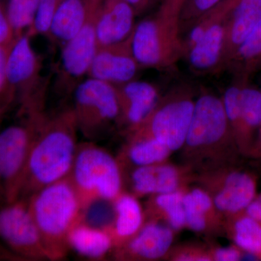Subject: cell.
<instances>
[{"mask_svg": "<svg viewBox=\"0 0 261 261\" xmlns=\"http://www.w3.org/2000/svg\"><path fill=\"white\" fill-rule=\"evenodd\" d=\"M0 118H1V117H0Z\"/></svg>", "mask_w": 261, "mask_h": 261, "instance_id": "cell-40", "label": "cell"}, {"mask_svg": "<svg viewBox=\"0 0 261 261\" xmlns=\"http://www.w3.org/2000/svg\"><path fill=\"white\" fill-rule=\"evenodd\" d=\"M68 245L69 249L82 256L95 260L106 257L114 246L109 231L90 226L82 220L70 230Z\"/></svg>", "mask_w": 261, "mask_h": 261, "instance_id": "cell-23", "label": "cell"}, {"mask_svg": "<svg viewBox=\"0 0 261 261\" xmlns=\"http://www.w3.org/2000/svg\"><path fill=\"white\" fill-rule=\"evenodd\" d=\"M233 239L244 251L261 257V223L247 215L240 218L235 222Z\"/></svg>", "mask_w": 261, "mask_h": 261, "instance_id": "cell-27", "label": "cell"}, {"mask_svg": "<svg viewBox=\"0 0 261 261\" xmlns=\"http://www.w3.org/2000/svg\"><path fill=\"white\" fill-rule=\"evenodd\" d=\"M184 0H161L153 14L136 24L130 47L141 68L168 70L185 58L181 13Z\"/></svg>", "mask_w": 261, "mask_h": 261, "instance_id": "cell-2", "label": "cell"}, {"mask_svg": "<svg viewBox=\"0 0 261 261\" xmlns=\"http://www.w3.org/2000/svg\"><path fill=\"white\" fill-rule=\"evenodd\" d=\"M224 0H184L181 13L182 32L185 25L191 27L201 17Z\"/></svg>", "mask_w": 261, "mask_h": 261, "instance_id": "cell-30", "label": "cell"}, {"mask_svg": "<svg viewBox=\"0 0 261 261\" xmlns=\"http://www.w3.org/2000/svg\"><path fill=\"white\" fill-rule=\"evenodd\" d=\"M226 140L234 143L222 99L204 92L195 102L185 145L190 149H202L215 147Z\"/></svg>", "mask_w": 261, "mask_h": 261, "instance_id": "cell-11", "label": "cell"}, {"mask_svg": "<svg viewBox=\"0 0 261 261\" xmlns=\"http://www.w3.org/2000/svg\"><path fill=\"white\" fill-rule=\"evenodd\" d=\"M257 200H258L259 201H260V202H261V195L260 196H259L258 197H257Z\"/></svg>", "mask_w": 261, "mask_h": 261, "instance_id": "cell-39", "label": "cell"}, {"mask_svg": "<svg viewBox=\"0 0 261 261\" xmlns=\"http://www.w3.org/2000/svg\"><path fill=\"white\" fill-rule=\"evenodd\" d=\"M181 192L174 191L160 194L155 198V203L164 211L173 229H181L186 224V216Z\"/></svg>", "mask_w": 261, "mask_h": 261, "instance_id": "cell-29", "label": "cell"}, {"mask_svg": "<svg viewBox=\"0 0 261 261\" xmlns=\"http://www.w3.org/2000/svg\"><path fill=\"white\" fill-rule=\"evenodd\" d=\"M140 68L132 53L130 37L114 45L99 48L87 76L117 87L136 80Z\"/></svg>", "mask_w": 261, "mask_h": 261, "instance_id": "cell-12", "label": "cell"}, {"mask_svg": "<svg viewBox=\"0 0 261 261\" xmlns=\"http://www.w3.org/2000/svg\"><path fill=\"white\" fill-rule=\"evenodd\" d=\"M135 10L123 0L98 3L95 32L98 49L114 45L130 37L136 25Z\"/></svg>", "mask_w": 261, "mask_h": 261, "instance_id": "cell-13", "label": "cell"}, {"mask_svg": "<svg viewBox=\"0 0 261 261\" xmlns=\"http://www.w3.org/2000/svg\"><path fill=\"white\" fill-rule=\"evenodd\" d=\"M42 115L0 130V196L5 204L20 198L29 154Z\"/></svg>", "mask_w": 261, "mask_h": 261, "instance_id": "cell-7", "label": "cell"}, {"mask_svg": "<svg viewBox=\"0 0 261 261\" xmlns=\"http://www.w3.org/2000/svg\"><path fill=\"white\" fill-rule=\"evenodd\" d=\"M226 69L244 82L261 69V20L235 53Z\"/></svg>", "mask_w": 261, "mask_h": 261, "instance_id": "cell-24", "label": "cell"}, {"mask_svg": "<svg viewBox=\"0 0 261 261\" xmlns=\"http://www.w3.org/2000/svg\"><path fill=\"white\" fill-rule=\"evenodd\" d=\"M251 157L261 159V121L260 132H259L258 138H257L256 145L251 154Z\"/></svg>", "mask_w": 261, "mask_h": 261, "instance_id": "cell-36", "label": "cell"}, {"mask_svg": "<svg viewBox=\"0 0 261 261\" xmlns=\"http://www.w3.org/2000/svg\"><path fill=\"white\" fill-rule=\"evenodd\" d=\"M72 107L79 132L89 140H99L113 123L119 122L120 105L113 84L86 79L73 92Z\"/></svg>", "mask_w": 261, "mask_h": 261, "instance_id": "cell-6", "label": "cell"}, {"mask_svg": "<svg viewBox=\"0 0 261 261\" xmlns=\"http://www.w3.org/2000/svg\"><path fill=\"white\" fill-rule=\"evenodd\" d=\"M16 37L8 18L6 8L0 3V46H10Z\"/></svg>", "mask_w": 261, "mask_h": 261, "instance_id": "cell-31", "label": "cell"}, {"mask_svg": "<svg viewBox=\"0 0 261 261\" xmlns=\"http://www.w3.org/2000/svg\"><path fill=\"white\" fill-rule=\"evenodd\" d=\"M0 240L20 258L48 260L27 199L5 204L0 209Z\"/></svg>", "mask_w": 261, "mask_h": 261, "instance_id": "cell-9", "label": "cell"}, {"mask_svg": "<svg viewBox=\"0 0 261 261\" xmlns=\"http://www.w3.org/2000/svg\"><path fill=\"white\" fill-rule=\"evenodd\" d=\"M39 0H9L6 8L15 37L28 32L32 27Z\"/></svg>", "mask_w": 261, "mask_h": 261, "instance_id": "cell-28", "label": "cell"}, {"mask_svg": "<svg viewBox=\"0 0 261 261\" xmlns=\"http://www.w3.org/2000/svg\"><path fill=\"white\" fill-rule=\"evenodd\" d=\"M173 234L169 228L149 223L120 247L118 257L125 258H160L167 252L173 243Z\"/></svg>", "mask_w": 261, "mask_h": 261, "instance_id": "cell-16", "label": "cell"}, {"mask_svg": "<svg viewBox=\"0 0 261 261\" xmlns=\"http://www.w3.org/2000/svg\"><path fill=\"white\" fill-rule=\"evenodd\" d=\"M240 1V0H224L221 3V5L227 13H230Z\"/></svg>", "mask_w": 261, "mask_h": 261, "instance_id": "cell-37", "label": "cell"}, {"mask_svg": "<svg viewBox=\"0 0 261 261\" xmlns=\"http://www.w3.org/2000/svg\"><path fill=\"white\" fill-rule=\"evenodd\" d=\"M114 220L108 228L114 245H121L140 231L143 222L142 207L133 195L121 193L113 201Z\"/></svg>", "mask_w": 261, "mask_h": 261, "instance_id": "cell-21", "label": "cell"}, {"mask_svg": "<svg viewBox=\"0 0 261 261\" xmlns=\"http://www.w3.org/2000/svg\"><path fill=\"white\" fill-rule=\"evenodd\" d=\"M97 4L90 3L88 20L73 39L62 46L58 84L62 90L73 93L76 86L87 75L98 49L95 32Z\"/></svg>", "mask_w": 261, "mask_h": 261, "instance_id": "cell-10", "label": "cell"}, {"mask_svg": "<svg viewBox=\"0 0 261 261\" xmlns=\"http://www.w3.org/2000/svg\"><path fill=\"white\" fill-rule=\"evenodd\" d=\"M90 1L62 0L58 5L47 36L64 45L82 30L88 20Z\"/></svg>", "mask_w": 261, "mask_h": 261, "instance_id": "cell-20", "label": "cell"}, {"mask_svg": "<svg viewBox=\"0 0 261 261\" xmlns=\"http://www.w3.org/2000/svg\"><path fill=\"white\" fill-rule=\"evenodd\" d=\"M224 21L215 23L202 33L187 51L186 58L192 70L205 73L219 71L222 61Z\"/></svg>", "mask_w": 261, "mask_h": 261, "instance_id": "cell-18", "label": "cell"}, {"mask_svg": "<svg viewBox=\"0 0 261 261\" xmlns=\"http://www.w3.org/2000/svg\"><path fill=\"white\" fill-rule=\"evenodd\" d=\"M12 45L0 46V97L7 94V61Z\"/></svg>", "mask_w": 261, "mask_h": 261, "instance_id": "cell-32", "label": "cell"}, {"mask_svg": "<svg viewBox=\"0 0 261 261\" xmlns=\"http://www.w3.org/2000/svg\"><path fill=\"white\" fill-rule=\"evenodd\" d=\"M2 113H3V107L0 106V116H1Z\"/></svg>", "mask_w": 261, "mask_h": 261, "instance_id": "cell-38", "label": "cell"}, {"mask_svg": "<svg viewBox=\"0 0 261 261\" xmlns=\"http://www.w3.org/2000/svg\"><path fill=\"white\" fill-rule=\"evenodd\" d=\"M195 102L188 89L175 90L132 134L153 137L171 152L177 150L186 142Z\"/></svg>", "mask_w": 261, "mask_h": 261, "instance_id": "cell-8", "label": "cell"}, {"mask_svg": "<svg viewBox=\"0 0 261 261\" xmlns=\"http://www.w3.org/2000/svg\"><path fill=\"white\" fill-rule=\"evenodd\" d=\"M261 20V0H240L224 19L221 70L227 68L235 53Z\"/></svg>", "mask_w": 261, "mask_h": 261, "instance_id": "cell-15", "label": "cell"}, {"mask_svg": "<svg viewBox=\"0 0 261 261\" xmlns=\"http://www.w3.org/2000/svg\"><path fill=\"white\" fill-rule=\"evenodd\" d=\"M132 183L138 195H160L176 191L179 176L173 166L156 163L136 168L132 174Z\"/></svg>", "mask_w": 261, "mask_h": 261, "instance_id": "cell-22", "label": "cell"}, {"mask_svg": "<svg viewBox=\"0 0 261 261\" xmlns=\"http://www.w3.org/2000/svg\"><path fill=\"white\" fill-rule=\"evenodd\" d=\"M245 211L249 217L261 223V202L257 199H254L245 208Z\"/></svg>", "mask_w": 261, "mask_h": 261, "instance_id": "cell-35", "label": "cell"}, {"mask_svg": "<svg viewBox=\"0 0 261 261\" xmlns=\"http://www.w3.org/2000/svg\"><path fill=\"white\" fill-rule=\"evenodd\" d=\"M261 121V89L245 82L242 88L240 129L235 145L240 153L251 156L256 145Z\"/></svg>", "mask_w": 261, "mask_h": 261, "instance_id": "cell-17", "label": "cell"}, {"mask_svg": "<svg viewBox=\"0 0 261 261\" xmlns=\"http://www.w3.org/2000/svg\"><path fill=\"white\" fill-rule=\"evenodd\" d=\"M116 87L121 111L119 121L124 122L133 132L159 106V89L149 82L136 80Z\"/></svg>", "mask_w": 261, "mask_h": 261, "instance_id": "cell-14", "label": "cell"}, {"mask_svg": "<svg viewBox=\"0 0 261 261\" xmlns=\"http://www.w3.org/2000/svg\"><path fill=\"white\" fill-rule=\"evenodd\" d=\"M241 252L235 247L220 248L215 252V260L219 261H236L241 260Z\"/></svg>", "mask_w": 261, "mask_h": 261, "instance_id": "cell-33", "label": "cell"}, {"mask_svg": "<svg viewBox=\"0 0 261 261\" xmlns=\"http://www.w3.org/2000/svg\"><path fill=\"white\" fill-rule=\"evenodd\" d=\"M123 1L130 5L135 10L136 14L138 15L148 9L149 7L153 5L156 2L159 3L161 0H123Z\"/></svg>", "mask_w": 261, "mask_h": 261, "instance_id": "cell-34", "label": "cell"}, {"mask_svg": "<svg viewBox=\"0 0 261 261\" xmlns=\"http://www.w3.org/2000/svg\"><path fill=\"white\" fill-rule=\"evenodd\" d=\"M255 195L256 182L251 174L243 171H231L224 178L214 202L220 211L237 214L245 210Z\"/></svg>", "mask_w": 261, "mask_h": 261, "instance_id": "cell-19", "label": "cell"}, {"mask_svg": "<svg viewBox=\"0 0 261 261\" xmlns=\"http://www.w3.org/2000/svg\"><path fill=\"white\" fill-rule=\"evenodd\" d=\"M72 108L38 121L20 199H28L44 187L69 176L79 144Z\"/></svg>", "mask_w": 261, "mask_h": 261, "instance_id": "cell-1", "label": "cell"}, {"mask_svg": "<svg viewBox=\"0 0 261 261\" xmlns=\"http://www.w3.org/2000/svg\"><path fill=\"white\" fill-rule=\"evenodd\" d=\"M171 152V149L153 137L134 135L127 149L128 160L137 167L162 162Z\"/></svg>", "mask_w": 261, "mask_h": 261, "instance_id": "cell-25", "label": "cell"}, {"mask_svg": "<svg viewBox=\"0 0 261 261\" xmlns=\"http://www.w3.org/2000/svg\"><path fill=\"white\" fill-rule=\"evenodd\" d=\"M48 260L65 258L69 247L68 236L82 220L80 197L69 177L44 187L27 199Z\"/></svg>", "mask_w": 261, "mask_h": 261, "instance_id": "cell-3", "label": "cell"}, {"mask_svg": "<svg viewBox=\"0 0 261 261\" xmlns=\"http://www.w3.org/2000/svg\"><path fill=\"white\" fill-rule=\"evenodd\" d=\"M27 32L15 39L7 61V94H17L21 112L27 116L44 113L45 82L41 77L39 58Z\"/></svg>", "mask_w": 261, "mask_h": 261, "instance_id": "cell-5", "label": "cell"}, {"mask_svg": "<svg viewBox=\"0 0 261 261\" xmlns=\"http://www.w3.org/2000/svg\"><path fill=\"white\" fill-rule=\"evenodd\" d=\"M68 177L83 209L98 200L113 202L121 193L122 175L118 161L92 142L79 144Z\"/></svg>", "mask_w": 261, "mask_h": 261, "instance_id": "cell-4", "label": "cell"}, {"mask_svg": "<svg viewBox=\"0 0 261 261\" xmlns=\"http://www.w3.org/2000/svg\"><path fill=\"white\" fill-rule=\"evenodd\" d=\"M184 207L186 224L195 231H201L206 226L205 215L212 207V200L207 193L196 189L184 195Z\"/></svg>", "mask_w": 261, "mask_h": 261, "instance_id": "cell-26", "label": "cell"}]
</instances>
